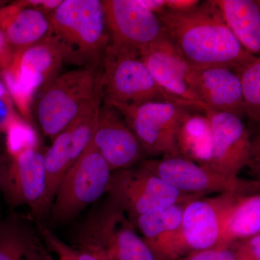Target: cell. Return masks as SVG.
Returning a JSON list of instances; mask_svg holds the SVG:
<instances>
[{
  "label": "cell",
  "mask_w": 260,
  "mask_h": 260,
  "mask_svg": "<svg viewBox=\"0 0 260 260\" xmlns=\"http://www.w3.org/2000/svg\"><path fill=\"white\" fill-rule=\"evenodd\" d=\"M102 67L103 103L112 106L169 102L187 106L159 86L137 51L109 44Z\"/></svg>",
  "instance_id": "cell-5"
},
{
  "label": "cell",
  "mask_w": 260,
  "mask_h": 260,
  "mask_svg": "<svg viewBox=\"0 0 260 260\" xmlns=\"http://www.w3.org/2000/svg\"><path fill=\"white\" fill-rule=\"evenodd\" d=\"M194 78L205 109L230 113L240 118L245 115L240 80L234 70L223 67L194 70Z\"/></svg>",
  "instance_id": "cell-18"
},
{
  "label": "cell",
  "mask_w": 260,
  "mask_h": 260,
  "mask_svg": "<svg viewBox=\"0 0 260 260\" xmlns=\"http://www.w3.org/2000/svg\"><path fill=\"white\" fill-rule=\"evenodd\" d=\"M237 260H260V234L234 244Z\"/></svg>",
  "instance_id": "cell-29"
},
{
  "label": "cell",
  "mask_w": 260,
  "mask_h": 260,
  "mask_svg": "<svg viewBox=\"0 0 260 260\" xmlns=\"http://www.w3.org/2000/svg\"><path fill=\"white\" fill-rule=\"evenodd\" d=\"M234 244L189 251L179 260H237Z\"/></svg>",
  "instance_id": "cell-26"
},
{
  "label": "cell",
  "mask_w": 260,
  "mask_h": 260,
  "mask_svg": "<svg viewBox=\"0 0 260 260\" xmlns=\"http://www.w3.org/2000/svg\"><path fill=\"white\" fill-rule=\"evenodd\" d=\"M213 130V150L208 169L229 177H238L256 156V148L242 118L206 109Z\"/></svg>",
  "instance_id": "cell-14"
},
{
  "label": "cell",
  "mask_w": 260,
  "mask_h": 260,
  "mask_svg": "<svg viewBox=\"0 0 260 260\" xmlns=\"http://www.w3.org/2000/svg\"><path fill=\"white\" fill-rule=\"evenodd\" d=\"M28 229L15 215L0 221V260H24Z\"/></svg>",
  "instance_id": "cell-24"
},
{
  "label": "cell",
  "mask_w": 260,
  "mask_h": 260,
  "mask_svg": "<svg viewBox=\"0 0 260 260\" xmlns=\"http://www.w3.org/2000/svg\"><path fill=\"white\" fill-rule=\"evenodd\" d=\"M49 39L60 49L64 61L99 68L109 44L105 13L99 0H63L51 13Z\"/></svg>",
  "instance_id": "cell-2"
},
{
  "label": "cell",
  "mask_w": 260,
  "mask_h": 260,
  "mask_svg": "<svg viewBox=\"0 0 260 260\" xmlns=\"http://www.w3.org/2000/svg\"><path fill=\"white\" fill-rule=\"evenodd\" d=\"M154 80L169 95L188 107L204 112L194 84V70L167 32L140 54Z\"/></svg>",
  "instance_id": "cell-12"
},
{
  "label": "cell",
  "mask_w": 260,
  "mask_h": 260,
  "mask_svg": "<svg viewBox=\"0 0 260 260\" xmlns=\"http://www.w3.org/2000/svg\"><path fill=\"white\" fill-rule=\"evenodd\" d=\"M13 56V52L7 44L4 32L0 30V72L10 64Z\"/></svg>",
  "instance_id": "cell-30"
},
{
  "label": "cell",
  "mask_w": 260,
  "mask_h": 260,
  "mask_svg": "<svg viewBox=\"0 0 260 260\" xmlns=\"http://www.w3.org/2000/svg\"><path fill=\"white\" fill-rule=\"evenodd\" d=\"M3 178V193L13 208L28 206L34 216H45L47 189L44 152L39 144L25 145L10 153Z\"/></svg>",
  "instance_id": "cell-10"
},
{
  "label": "cell",
  "mask_w": 260,
  "mask_h": 260,
  "mask_svg": "<svg viewBox=\"0 0 260 260\" xmlns=\"http://www.w3.org/2000/svg\"><path fill=\"white\" fill-rule=\"evenodd\" d=\"M221 204L222 194L202 197L186 204L180 226L169 237V252L173 259L218 245Z\"/></svg>",
  "instance_id": "cell-15"
},
{
  "label": "cell",
  "mask_w": 260,
  "mask_h": 260,
  "mask_svg": "<svg viewBox=\"0 0 260 260\" xmlns=\"http://www.w3.org/2000/svg\"><path fill=\"white\" fill-rule=\"evenodd\" d=\"M8 161V160H7L3 155H0V194L3 193V178ZM0 221H1V214H0Z\"/></svg>",
  "instance_id": "cell-34"
},
{
  "label": "cell",
  "mask_w": 260,
  "mask_h": 260,
  "mask_svg": "<svg viewBox=\"0 0 260 260\" xmlns=\"http://www.w3.org/2000/svg\"><path fill=\"white\" fill-rule=\"evenodd\" d=\"M39 229L47 249L56 254L58 260H106L92 251L68 245L42 225H39Z\"/></svg>",
  "instance_id": "cell-25"
},
{
  "label": "cell",
  "mask_w": 260,
  "mask_h": 260,
  "mask_svg": "<svg viewBox=\"0 0 260 260\" xmlns=\"http://www.w3.org/2000/svg\"><path fill=\"white\" fill-rule=\"evenodd\" d=\"M107 193L129 219L205 196L181 192L141 165L112 172Z\"/></svg>",
  "instance_id": "cell-8"
},
{
  "label": "cell",
  "mask_w": 260,
  "mask_h": 260,
  "mask_svg": "<svg viewBox=\"0 0 260 260\" xmlns=\"http://www.w3.org/2000/svg\"><path fill=\"white\" fill-rule=\"evenodd\" d=\"M240 80L245 115L253 122L260 121V58L236 70Z\"/></svg>",
  "instance_id": "cell-23"
},
{
  "label": "cell",
  "mask_w": 260,
  "mask_h": 260,
  "mask_svg": "<svg viewBox=\"0 0 260 260\" xmlns=\"http://www.w3.org/2000/svg\"><path fill=\"white\" fill-rule=\"evenodd\" d=\"M102 99L93 103L71 124L52 140L44 151L47 189L44 212L49 213L63 177L90 144L102 107Z\"/></svg>",
  "instance_id": "cell-11"
},
{
  "label": "cell",
  "mask_w": 260,
  "mask_h": 260,
  "mask_svg": "<svg viewBox=\"0 0 260 260\" xmlns=\"http://www.w3.org/2000/svg\"><path fill=\"white\" fill-rule=\"evenodd\" d=\"M91 143L111 171L133 167L143 158V150L120 113L103 103Z\"/></svg>",
  "instance_id": "cell-16"
},
{
  "label": "cell",
  "mask_w": 260,
  "mask_h": 260,
  "mask_svg": "<svg viewBox=\"0 0 260 260\" xmlns=\"http://www.w3.org/2000/svg\"><path fill=\"white\" fill-rule=\"evenodd\" d=\"M51 13L26 6L23 1L5 5L0 9V30L13 55L49 37Z\"/></svg>",
  "instance_id": "cell-17"
},
{
  "label": "cell",
  "mask_w": 260,
  "mask_h": 260,
  "mask_svg": "<svg viewBox=\"0 0 260 260\" xmlns=\"http://www.w3.org/2000/svg\"><path fill=\"white\" fill-rule=\"evenodd\" d=\"M187 203L172 205L129 220L150 246L160 238L179 229Z\"/></svg>",
  "instance_id": "cell-22"
},
{
  "label": "cell",
  "mask_w": 260,
  "mask_h": 260,
  "mask_svg": "<svg viewBox=\"0 0 260 260\" xmlns=\"http://www.w3.org/2000/svg\"><path fill=\"white\" fill-rule=\"evenodd\" d=\"M225 23L243 48L260 52V4L255 0H215Z\"/></svg>",
  "instance_id": "cell-20"
},
{
  "label": "cell",
  "mask_w": 260,
  "mask_h": 260,
  "mask_svg": "<svg viewBox=\"0 0 260 260\" xmlns=\"http://www.w3.org/2000/svg\"><path fill=\"white\" fill-rule=\"evenodd\" d=\"M5 5H7V2L0 1V9H1L2 8H3Z\"/></svg>",
  "instance_id": "cell-35"
},
{
  "label": "cell",
  "mask_w": 260,
  "mask_h": 260,
  "mask_svg": "<svg viewBox=\"0 0 260 260\" xmlns=\"http://www.w3.org/2000/svg\"><path fill=\"white\" fill-rule=\"evenodd\" d=\"M260 234V194H222L220 237L217 246H229Z\"/></svg>",
  "instance_id": "cell-19"
},
{
  "label": "cell",
  "mask_w": 260,
  "mask_h": 260,
  "mask_svg": "<svg viewBox=\"0 0 260 260\" xmlns=\"http://www.w3.org/2000/svg\"><path fill=\"white\" fill-rule=\"evenodd\" d=\"M199 1H193V0H185V1H181V0H169L166 1V5L167 8H171V9L175 10H186L189 8H192L194 5L198 4Z\"/></svg>",
  "instance_id": "cell-32"
},
{
  "label": "cell",
  "mask_w": 260,
  "mask_h": 260,
  "mask_svg": "<svg viewBox=\"0 0 260 260\" xmlns=\"http://www.w3.org/2000/svg\"><path fill=\"white\" fill-rule=\"evenodd\" d=\"M192 69L223 67L235 71L257 56L247 52L225 23L215 1L186 10L164 8L156 14Z\"/></svg>",
  "instance_id": "cell-1"
},
{
  "label": "cell",
  "mask_w": 260,
  "mask_h": 260,
  "mask_svg": "<svg viewBox=\"0 0 260 260\" xmlns=\"http://www.w3.org/2000/svg\"><path fill=\"white\" fill-rule=\"evenodd\" d=\"M111 175L110 168L90 141L59 183L49 210L52 225L73 220L100 199L107 193Z\"/></svg>",
  "instance_id": "cell-6"
},
{
  "label": "cell",
  "mask_w": 260,
  "mask_h": 260,
  "mask_svg": "<svg viewBox=\"0 0 260 260\" xmlns=\"http://www.w3.org/2000/svg\"><path fill=\"white\" fill-rule=\"evenodd\" d=\"M16 115L12 98L0 77V133H5Z\"/></svg>",
  "instance_id": "cell-27"
},
{
  "label": "cell",
  "mask_w": 260,
  "mask_h": 260,
  "mask_svg": "<svg viewBox=\"0 0 260 260\" xmlns=\"http://www.w3.org/2000/svg\"><path fill=\"white\" fill-rule=\"evenodd\" d=\"M112 107L120 113L134 133L143 153L164 157L179 155L178 133L188 115L197 110L169 102H148L140 105L115 104Z\"/></svg>",
  "instance_id": "cell-7"
},
{
  "label": "cell",
  "mask_w": 260,
  "mask_h": 260,
  "mask_svg": "<svg viewBox=\"0 0 260 260\" xmlns=\"http://www.w3.org/2000/svg\"><path fill=\"white\" fill-rule=\"evenodd\" d=\"M76 238V247L106 260H168L149 246L127 215L109 198L89 215Z\"/></svg>",
  "instance_id": "cell-4"
},
{
  "label": "cell",
  "mask_w": 260,
  "mask_h": 260,
  "mask_svg": "<svg viewBox=\"0 0 260 260\" xmlns=\"http://www.w3.org/2000/svg\"><path fill=\"white\" fill-rule=\"evenodd\" d=\"M140 2L143 6L151 10L155 14H158L164 8H167L166 1L164 0H140Z\"/></svg>",
  "instance_id": "cell-33"
},
{
  "label": "cell",
  "mask_w": 260,
  "mask_h": 260,
  "mask_svg": "<svg viewBox=\"0 0 260 260\" xmlns=\"http://www.w3.org/2000/svg\"><path fill=\"white\" fill-rule=\"evenodd\" d=\"M179 155L208 167L213 150V130L209 119L201 111L194 110L181 124L177 138Z\"/></svg>",
  "instance_id": "cell-21"
},
{
  "label": "cell",
  "mask_w": 260,
  "mask_h": 260,
  "mask_svg": "<svg viewBox=\"0 0 260 260\" xmlns=\"http://www.w3.org/2000/svg\"><path fill=\"white\" fill-rule=\"evenodd\" d=\"M62 2L63 0H28L23 1V3L26 6L34 7L49 13H52Z\"/></svg>",
  "instance_id": "cell-31"
},
{
  "label": "cell",
  "mask_w": 260,
  "mask_h": 260,
  "mask_svg": "<svg viewBox=\"0 0 260 260\" xmlns=\"http://www.w3.org/2000/svg\"><path fill=\"white\" fill-rule=\"evenodd\" d=\"M24 260H56L51 255L47 246L44 245L39 237L30 229H28L27 232Z\"/></svg>",
  "instance_id": "cell-28"
},
{
  "label": "cell",
  "mask_w": 260,
  "mask_h": 260,
  "mask_svg": "<svg viewBox=\"0 0 260 260\" xmlns=\"http://www.w3.org/2000/svg\"><path fill=\"white\" fill-rule=\"evenodd\" d=\"M140 165L167 182L169 185L187 194H252L259 193L257 180L229 177L179 156L162 159H142Z\"/></svg>",
  "instance_id": "cell-9"
},
{
  "label": "cell",
  "mask_w": 260,
  "mask_h": 260,
  "mask_svg": "<svg viewBox=\"0 0 260 260\" xmlns=\"http://www.w3.org/2000/svg\"><path fill=\"white\" fill-rule=\"evenodd\" d=\"M109 44L139 53L166 34L158 17L140 0H104Z\"/></svg>",
  "instance_id": "cell-13"
},
{
  "label": "cell",
  "mask_w": 260,
  "mask_h": 260,
  "mask_svg": "<svg viewBox=\"0 0 260 260\" xmlns=\"http://www.w3.org/2000/svg\"><path fill=\"white\" fill-rule=\"evenodd\" d=\"M98 68L73 70L59 75L37 93L32 115L44 136L54 139L93 103L102 99Z\"/></svg>",
  "instance_id": "cell-3"
}]
</instances>
